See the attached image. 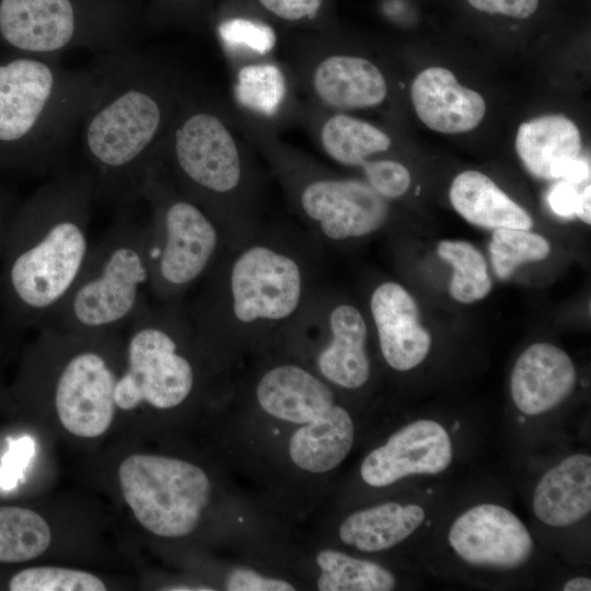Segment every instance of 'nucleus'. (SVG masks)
<instances>
[{"label":"nucleus","mask_w":591,"mask_h":591,"mask_svg":"<svg viewBox=\"0 0 591 591\" xmlns=\"http://www.w3.org/2000/svg\"><path fill=\"white\" fill-rule=\"evenodd\" d=\"M216 32L230 68L278 57V34L265 20L247 15L227 16L217 24Z\"/></svg>","instance_id":"c85d7f7f"},{"label":"nucleus","mask_w":591,"mask_h":591,"mask_svg":"<svg viewBox=\"0 0 591 591\" xmlns=\"http://www.w3.org/2000/svg\"><path fill=\"white\" fill-rule=\"evenodd\" d=\"M449 197L453 208L472 224L494 230H530L533 225L531 216L478 171L460 173L452 182Z\"/></svg>","instance_id":"a878e982"},{"label":"nucleus","mask_w":591,"mask_h":591,"mask_svg":"<svg viewBox=\"0 0 591 591\" xmlns=\"http://www.w3.org/2000/svg\"><path fill=\"white\" fill-rule=\"evenodd\" d=\"M125 328V368L115 386L116 406L132 410L147 404L169 410L185 403L197 386L192 352L200 347L186 302L150 304Z\"/></svg>","instance_id":"1a4fd4ad"},{"label":"nucleus","mask_w":591,"mask_h":591,"mask_svg":"<svg viewBox=\"0 0 591 591\" xmlns=\"http://www.w3.org/2000/svg\"><path fill=\"white\" fill-rule=\"evenodd\" d=\"M11 591H105L96 576L61 567H33L15 573L9 582Z\"/></svg>","instance_id":"473e14b6"},{"label":"nucleus","mask_w":591,"mask_h":591,"mask_svg":"<svg viewBox=\"0 0 591 591\" xmlns=\"http://www.w3.org/2000/svg\"><path fill=\"white\" fill-rule=\"evenodd\" d=\"M453 457L448 431L439 422L416 420L394 432L362 461L360 475L371 487H386L409 475L438 474Z\"/></svg>","instance_id":"f3484780"},{"label":"nucleus","mask_w":591,"mask_h":591,"mask_svg":"<svg viewBox=\"0 0 591 591\" xmlns=\"http://www.w3.org/2000/svg\"><path fill=\"white\" fill-rule=\"evenodd\" d=\"M155 154L171 181L236 248L266 223V179L228 102L189 85Z\"/></svg>","instance_id":"20e7f679"},{"label":"nucleus","mask_w":591,"mask_h":591,"mask_svg":"<svg viewBox=\"0 0 591 591\" xmlns=\"http://www.w3.org/2000/svg\"><path fill=\"white\" fill-rule=\"evenodd\" d=\"M229 591H293L294 586L286 580L266 577L252 569L236 568L227 577L224 583Z\"/></svg>","instance_id":"e433bc0d"},{"label":"nucleus","mask_w":591,"mask_h":591,"mask_svg":"<svg viewBox=\"0 0 591 591\" xmlns=\"http://www.w3.org/2000/svg\"><path fill=\"white\" fill-rule=\"evenodd\" d=\"M236 124L266 162L301 227L323 248L369 236L387 224L390 202L364 179L332 172L277 134Z\"/></svg>","instance_id":"423d86ee"},{"label":"nucleus","mask_w":591,"mask_h":591,"mask_svg":"<svg viewBox=\"0 0 591 591\" xmlns=\"http://www.w3.org/2000/svg\"><path fill=\"white\" fill-rule=\"evenodd\" d=\"M324 248L302 227L266 222L250 241L224 247L186 302L205 355L225 361L276 348L322 283Z\"/></svg>","instance_id":"f257e3e1"},{"label":"nucleus","mask_w":591,"mask_h":591,"mask_svg":"<svg viewBox=\"0 0 591 591\" xmlns=\"http://www.w3.org/2000/svg\"><path fill=\"white\" fill-rule=\"evenodd\" d=\"M137 194L150 212L149 294L157 302L184 300L227 246L221 232L176 188L155 153L142 172Z\"/></svg>","instance_id":"6e6552de"},{"label":"nucleus","mask_w":591,"mask_h":591,"mask_svg":"<svg viewBox=\"0 0 591 591\" xmlns=\"http://www.w3.org/2000/svg\"><path fill=\"white\" fill-rule=\"evenodd\" d=\"M515 149L526 170L543 179L590 183V162L581 158V136L564 115H544L520 125Z\"/></svg>","instance_id":"6ab92c4d"},{"label":"nucleus","mask_w":591,"mask_h":591,"mask_svg":"<svg viewBox=\"0 0 591 591\" xmlns=\"http://www.w3.org/2000/svg\"><path fill=\"white\" fill-rule=\"evenodd\" d=\"M369 311L381 355L395 371H408L421 363L431 347V337L419 323L414 298L399 283L384 281L374 287Z\"/></svg>","instance_id":"aec40b11"},{"label":"nucleus","mask_w":591,"mask_h":591,"mask_svg":"<svg viewBox=\"0 0 591 591\" xmlns=\"http://www.w3.org/2000/svg\"><path fill=\"white\" fill-rule=\"evenodd\" d=\"M51 533L45 519L22 507H0V563H21L42 555Z\"/></svg>","instance_id":"c756f323"},{"label":"nucleus","mask_w":591,"mask_h":591,"mask_svg":"<svg viewBox=\"0 0 591 591\" xmlns=\"http://www.w3.org/2000/svg\"><path fill=\"white\" fill-rule=\"evenodd\" d=\"M102 84L78 136L95 183V201L116 211L138 200L142 172L192 81L173 62L129 47L101 55Z\"/></svg>","instance_id":"f03ea898"},{"label":"nucleus","mask_w":591,"mask_h":591,"mask_svg":"<svg viewBox=\"0 0 591 591\" xmlns=\"http://www.w3.org/2000/svg\"><path fill=\"white\" fill-rule=\"evenodd\" d=\"M321 570V591H391L395 576L385 567L335 549H323L315 558Z\"/></svg>","instance_id":"cd10ccee"},{"label":"nucleus","mask_w":591,"mask_h":591,"mask_svg":"<svg viewBox=\"0 0 591 591\" xmlns=\"http://www.w3.org/2000/svg\"><path fill=\"white\" fill-rule=\"evenodd\" d=\"M579 187L580 185L563 179L555 183L547 195V201L552 211L563 218L576 216L582 192Z\"/></svg>","instance_id":"4c0bfd02"},{"label":"nucleus","mask_w":591,"mask_h":591,"mask_svg":"<svg viewBox=\"0 0 591 591\" xmlns=\"http://www.w3.org/2000/svg\"><path fill=\"white\" fill-rule=\"evenodd\" d=\"M230 69L228 104L239 124L279 135L297 123L302 97L285 60L276 57Z\"/></svg>","instance_id":"2eb2a0df"},{"label":"nucleus","mask_w":591,"mask_h":591,"mask_svg":"<svg viewBox=\"0 0 591 591\" xmlns=\"http://www.w3.org/2000/svg\"><path fill=\"white\" fill-rule=\"evenodd\" d=\"M448 538L466 563L499 569L523 565L534 546L523 522L509 509L495 503L466 510L453 522Z\"/></svg>","instance_id":"dca6fc26"},{"label":"nucleus","mask_w":591,"mask_h":591,"mask_svg":"<svg viewBox=\"0 0 591 591\" xmlns=\"http://www.w3.org/2000/svg\"><path fill=\"white\" fill-rule=\"evenodd\" d=\"M277 21L287 24H314L322 16L325 0H254Z\"/></svg>","instance_id":"f704fd0d"},{"label":"nucleus","mask_w":591,"mask_h":591,"mask_svg":"<svg viewBox=\"0 0 591 591\" xmlns=\"http://www.w3.org/2000/svg\"><path fill=\"white\" fill-rule=\"evenodd\" d=\"M359 169L363 179L389 201L404 196L409 189L410 173L397 160L382 157L363 162Z\"/></svg>","instance_id":"72a5a7b5"},{"label":"nucleus","mask_w":591,"mask_h":591,"mask_svg":"<svg viewBox=\"0 0 591 591\" xmlns=\"http://www.w3.org/2000/svg\"><path fill=\"white\" fill-rule=\"evenodd\" d=\"M285 60L298 92L323 108L348 113L385 102L390 88L383 70L368 57L329 44L324 35L288 47Z\"/></svg>","instance_id":"4468645a"},{"label":"nucleus","mask_w":591,"mask_h":591,"mask_svg":"<svg viewBox=\"0 0 591 591\" xmlns=\"http://www.w3.org/2000/svg\"><path fill=\"white\" fill-rule=\"evenodd\" d=\"M102 63L68 69L58 57L0 56V173L42 176L63 169L69 144L99 94Z\"/></svg>","instance_id":"39448f33"},{"label":"nucleus","mask_w":591,"mask_h":591,"mask_svg":"<svg viewBox=\"0 0 591 591\" xmlns=\"http://www.w3.org/2000/svg\"><path fill=\"white\" fill-rule=\"evenodd\" d=\"M367 343L362 312L321 283L276 349L312 369L333 387L352 391L371 375Z\"/></svg>","instance_id":"9d476101"},{"label":"nucleus","mask_w":591,"mask_h":591,"mask_svg":"<svg viewBox=\"0 0 591 591\" xmlns=\"http://www.w3.org/2000/svg\"><path fill=\"white\" fill-rule=\"evenodd\" d=\"M590 202H591V187L590 183L584 185L581 192L580 204L577 212V217L581 219L584 223H591V213H590Z\"/></svg>","instance_id":"a19ab883"},{"label":"nucleus","mask_w":591,"mask_h":591,"mask_svg":"<svg viewBox=\"0 0 591 591\" xmlns=\"http://www.w3.org/2000/svg\"><path fill=\"white\" fill-rule=\"evenodd\" d=\"M9 177L11 176L0 173V260L8 232L23 200Z\"/></svg>","instance_id":"58836bf2"},{"label":"nucleus","mask_w":591,"mask_h":591,"mask_svg":"<svg viewBox=\"0 0 591 591\" xmlns=\"http://www.w3.org/2000/svg\"><path fill=\"white\" fill-rule=\"evenodd\" d=\"M77 0H0V44L7 51L58 57L71 49L101 55L131 47L125 30L88 19Z\"/></svg>","instance_id":"f8f14e48"},{"label":"nucleus","mask_w":591,"mask_h":591,"mask_svg":"<svg viewBox=\"0 0 591 591\" xmlns=\"http://www.w3.org/2000/svg\"><path fill=\"white\" fill-rule=\"evenodd\" d=\"M62 334L63 362L56 372L53 399L63 428L80 438H96L111 427L119 374L106 348L118 332Z\"/></svg>","instance_id":"ddd939ff"},{"label":"nucleus","mask_w":591,"mask_h":591,"mask_svg":"<svg viewBox=\"0 0 591 591\" xmlns=\"http://www.w3.org/2000/svg\"><path fill=\"white\" fill-rule=\"evenodd\" d=\"M297 123L323 154L343 166L359 169L366 161L382 158L393 147L392 137L380 127L303 99Z\"/></svg>","instance_id":"412c9836"},{"label":"nucleus","mask_w":591,"mask_h":591,"mask_svg":"<svg viewBox=\"0 0 591 591\" xmlns=\"http://www.w3.org/2000/svg\"><path fill=\"white\" fill-rule=\"evenodd\" d=\"M257 373L253 395L273 418L304 425L324 415L336 403L333 386L302 362L281 352Z\"/></svg>","instance_id":"a211bd4d"},{"label":"nucleus","mask_w":591,"mask_h":591,"mask_svg":"<svg viewBox=\"0 0 591 591\" xmlns=\"http://www.w3.org/2000/svg\"><path fill=\"white\" fill-rule=\"evenodd\" d=\"M438 255L453 266L451 296L463 303L484 299L491 290L487 263L482 253L465 241H442Z\"/></svg>","instance_id":"7c9ffc66"},{"label":"nucleus","mask_w":591,"mask_h":591,"mask_svg":"<svg viewBox=\"0 0 591 591\" xmlns=\"http://www.w3.org/2000/svg\"><path fill=\"white\" fill-rule=\"evenodd\" d=\"M418 505L384 502L349 514L339 525L340 541L361 552L389 549L410 536L424 522Z\"/></svg>","instance_id":"bb28decb"},{"label":"nucleus","mask_w":591,"mask_h":591,"mask_svg":"<svg viewBox=\"0 0 591 591\" xmlns=\"http://www.w3.org/2000/svg\"><path fill=\"white\" fill-rule=\"evenodd\" d=\"M549 252L546 239L524 229H496L489 243L491 264L500 279H508L523 263L544 259Z\"/></svg>","instance_id":"2f4dec72"},{"label":"nucleus","mask_w":591,"mask_h":591,"mask_svg":"<svg viewBox=\"0 0 591 591\" xmlns=\"http://www.w3.org/2000/svg\"><path fill=\"white\" fill-rule=\"evenodd\" d=\"M410 97L419 119L430 129L443 134L474 129L486 112L483 96L461 85L443 67L421 71L412 83Z\"/></svg>","instance_id":"5701e85b"},{"label":"nucleus","mask_w":591,"mask_h":591,"mask_svg":"<svg viewBox=\"0 0 591 591\" xmlns=\"http://www.w3.org/2000/svg\"><path fill=\"white\" fill-rule=\"evenodd\" d=\"M564 591H590L591 580L587 577H578L567 581L564 587Z\"/></svg>","instance_id":"79ce46f5"},{"label":"nucleus","mask_w":591,"mask_h":591,"mask_svg":"<svg viewBox=\"0 0 591 591\" xmlns=\"http://www.w3.org/2000/svg\"><path fill=\"white\" fill-rule=\"evenodd\" d=\"M95 183L88 167H65L23 198L0 260V323L40 326L66 298L91 252Z\"/></svg>","instance_id":"7ed1b4c3"},{"label":"nucleus","mask_w":591,"mask_h":591,"mask_svg":"<svg viewBox=\"0 0 591 591\" xmlns=\"http://www.w3.org/2000/svg\"><path fill=\"white\" fill-rule=\"evenodd\" d=\"M533 510L543 523L564 528L591 511V457L573 454L547 471L533 494Z\"/></svg>","instance_id":"b1692460"},{"label":"nucleus","mask_w":591,"mask_h":591,"mask_svg":"<svg viewBox=\"0 0 591 591\" xmlns=\"http://www.w3.org/2000/svg\"><path fill=\"white\" fill-rule=\"evenodd\" d=\"M476 10L490 14H503L517 19L531 16L538 7V0H467Z\"/></svg>","instance_id":"ea45409f"},{"label":"nucleus","mask_w":591,"mask_h":591,"mask_svg":"<svg viewBox=\"0 0 591 591\" xmlns=\"http://www.w3.org/2000/svg\"><path fill=\"white\" fill-rule=\"evenodd\" d=\"M149 282L148 223L138 221L128 209L120 210L93 242L66 298L40 326L74 334L118 332L151 304Z\"/></svg>","instance_id":"0eeeda50"},{"label":"nucleus","mask_w":591,"mask_h":591,"mask_svg":"<svg viewBox=\"0 0 591 591\" xmlns=\"http://www.w3.org/2000/svg\"><path fill=\"white\" fill-rule=\"evenodd\" d=\"M355 425L350 414L336 403L318 418L301 425L291 436V462L309 473H326L337 467L350 452Z\"/></svg>","instance_id":"393cba45"},{"label":"nucleus","mask_w":591,"mask_h":591,"mask_svg":"<svg viewBox=\"0 0 591 591\" xmlns=\"http://www.w3.org/2000/svg\"><path fill=\"white\" fill-rule=\"evenodd\" d=\"M10 445L0 465V487L10 490L22 478L24 470L34 454V441L30 437L9 440Z\"/></svg>","instance_id":"c9c22d12"},{"label":"nucleus","mask_w":591,"mask_h":591,"mask_svg":"<svg viewBox=\"0 0 591 591\" xmlns=\"http://www.w3.org/2000/svg\"><path fill=\"white\" fill-rule=\"evenodd\" d=\"M118 479L136 520L152 534L169 538L186 536L197 528L211 494L202 468L164 455L127 456Z\"/></svg>","instance_id":"9b49d317"},{"label":"nucleus","mask_w":591,"mask_h":591,"mask_svg":"<svg viewBox=\"0 0 591 591\" xmlns=\"http://www.w3.org/2000/svg\"><path fill=\"white\" fill-rule=\"evenodd\" d=\"M576 380L575 364L563 349L547 343L533 344L514 364L511 396L525 415L543 414L570 395Z\"/></svg>","instance_id":"4be33fe9"}]
</instances>
